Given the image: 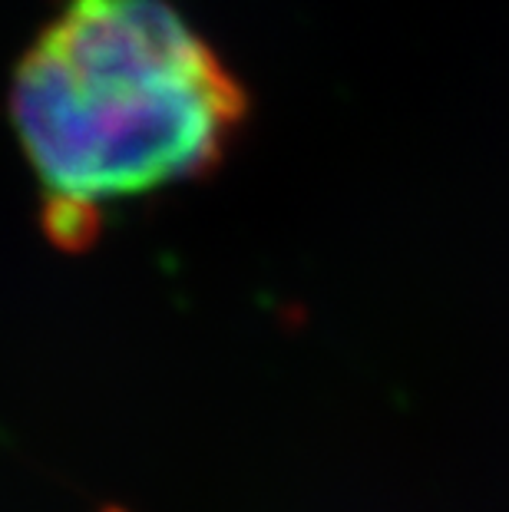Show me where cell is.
<instances>
[{
    "label": "cell",
    "mask_w": 509,
    "mask_h": 512,
    "mask_svg": "<svg viewBox=\"0 0 509 512\" xmlns=\"http://www.w3.org/2000/svg\"><path fill=\"white\" fill-rule=\"evenodd\" d=\"M7 110L43 228L80 252L113 205L219 169L248 93L169 0H63L10 76Z\"/></svg>",
    "instance_id": "1"
}]
</instances>
